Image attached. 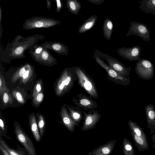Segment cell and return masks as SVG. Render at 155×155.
<instances>
[{
  "instance_id": "8992f818",
  "label": "cell",
  "mask_w": 155,
  "mask_h": 155,
  "mask_svg": "<svg viewBox=\"0 0 155 155\" xmlns=\"http://www.w3.org/2000/svg\"><path fill=\"white\" fill-rule=\"evenodd\" d=\"M94 54L93 57L97 64L106 71L107 77L110 81L116 84L122 85L126 86L129 84L130 80L129 77H124L120 75L111 68L94 51Z\"/></svg>"
},
{
  "instance_id": "e575fe53",
  "label": "cell",
  "mask_w": 155,
  "mask_h": 155,
  "mask_svg": "<svg viewBox=\"0 0 155 155\" xmlns=\"http://www.w3.org/2000/svg\"><path fill=\"white\" fill-rule=\"evenodd\" d=\"M5 91H10L7 87L3 75L0 73V96Z\"/></svg>"
},
{
  "instance_id": "e0dca14e",
  "label": "cell",
  "mask_w": 155,
  "mask_h": 155,
  "mask_svg": "<svg viewBox=\"0 0 155 155\" xmlns=\"http://www.w3.org/2000/svg\"><path fill=\"white\" fill-rule=\"evenodd\" d=\"M116 142V140L109 141L96 148L88 153L86 155H110Z\"/></svg>"
},
{
  "instance_id": "4fadbf2b",
  "label": "cell",
  "mask_w": 155,
  "mask_h": 155,
  "mask_svg": "<svg viewBox=\"0 0 155 155\" xmlns=\"http://www.w3.org/2000/svg\"><path fill=\"white\" fill-rule=\"evenodd\" d=\"M141 47L138 45L129 48L122 47L117 49L116 51L119 55L124 59L131 61H139L140 57Z\"/></svg>"
},
{
  "instance_id": "484cf974",
  "label": "cell",
  "mask_w": 155,
  "mask_h": 155,
  "mask_svg": "<svg viewBox=\"0 0 155 155\" xmlns=\"http://www.w3.org/2000/svg\"><path fill=\"white\" fill-rule=\"evenodd\" d=\"M122 145L124 155H135L133 146L128 139L124 138L122 142Z\"/></svg>"
},
{
  "instance_id": "7402d4cb",
  "label": "cell",
  "mask_w": 155,
  "mask_h": 155,
  "mask_svg": "<svg viewBox=\"0 0 155 155\" xmlns=\"http://www.w3.org/2000/svg\"><path fill=\"white\" fill-rule=\"evenodd\" d=\"M97 19V16L93 15L89 18L79 28L78 32L83 33L91 30L95 25Z\"/></svg>"
},
{
  "instance_id": "cb8c5ba5",
  "label": "cell",
  "mask_w": 155,
  "mask_h": 155,
  "mask_svg": "<svg viewBox=\"0 0 155 155\" xmlns=\"http://www.w3.org/2000/svg\"><path fill=\"white\" fill-rule=\"evenodd\" d=\"M31 65L28 63H25L19 67L13 74L11 81L13 83L21 79L26 71Z\"/></svg>"
},
{
  "instance_id": "44dd1931",
  "label": "cell",
  "mask_w": 155,
  "mask_h": 155,
  "mask_svg": "<svg viewBox=\"0 0 155 155\" xmlns=\"http://www.w3.org/2000/svg\"><path fill=\"white\" fill-rule=\"evenodd\" d=\"M139 8L146 13H151L155 16V0H142L138 2Z\"/></svg>"
},
{
  "instance_id": "f546056e",
  "label": "cell",
  "mask_w": 155,
  "mask_h": 155,
  "mask_svg": "<svg viewBox=\"0 0 155 155\" xmlns=\"http://www.w3.org/2000/svg\"><path fill=\"white\" fill-rule=\"evenodd\" d=\"M0 144L11 155H25L23 152L11 148L4 140L1 138Z\"/></svg>"
},
{
  "instance_id": "836d02e7",
  "label": "cell",
  "mask_w": 155,
  "mask_h": 155,
  "mask_svg": "<svg viewBox=\"0 0 155 155\" xmlns=\"http://www.w3.org/2000/svg\"><path fill=\"white\" fill-rule=\"evenodd\" d=\"M44 98V94L43 91L38 94L33 98L32 102L34 107H37L42 103Z\"/></svg>"
},
{
  "instance_id": "9a60e30c",
  "label": "cell",
  "mask_w": 155,
  "mask_h": 155,
  "mask_svg": "<svg viewBox=\"0 0 155 155\" xmlns=\"http://www.w3.org/2000/svg\"><path fill=\"white\" fill-rule=\"evenodd\" d=\"M39 45L47 50H51L61 55L67 56L68 53V47L58 41H45L44 43Z\"/></svg>"
},
{
  "instance_id": "5b68a950",
  "label": "cell",
  "mask_w": 155,
  "mask_h": 155,
  "mask_svg": "<svg viewBox=\"0 0 155 155\" xmlns=\"http://www.w3.org/2000/svg\"><path fill=\"white\" fill-rule=\"evenodd\" d=\"M128 124L132 139L138 150L140 151L148 150L149 145L147 137L142 128L131 120L128 121Z\"/></svg>"
},
{
  "instance_id": "83f0119b",
  "label": "cell",
  "mask_w": 155,
  "mask_h": 155,
  "mask_svg": "<svg viewBox=\"0 0 155 155\" xmlns=\"http://www.w3.org/2000/svg\"><path fill=\"white\" fill-rule=\"evenodd\" d=\"M43 49V47L36 43L29 49V53L32 58L35 61L40 55Z\"/></svg>"
},
{
  "instance_id": "9c48e42d",
  "label": "cell",
  "mask_w": 155,
  "mask_h": 155,
  "mask_svg": "<svg viewBox=\"0 0 155 155\" xmlns=\"http://www.w3.org/2000/svg\"><path fill=\"white\" fill-rule=\"evenodd\" d=\"M135 71L138 76L144 79H150L154 74V67L149 60L142 59L135 64Z\"/></svg>"
},
{
  "instance_id": "3957f363",
  "label": "cell",
  "mask_w": 155,
  "mask_h": 155,
  "mask_svg": "<svg viewBox=\"0 0 155 155\" xmlns=\"http://www.w3.org/2000/svg\"><path fill=\"white\" fill-rule=\"evenodd\" d=\"M75 69L78 84L91 97L97 99L98 94L97 88L93 79L82 68L73 66Z\"/></svg>"
},
{
  "instance_id": "277c9868",
  "label": "cell",
  "mask_w": 155,
  "mask_h": 155,
  "mask_svg": "<svg viewBox=\"0 0 155 155\" xmlns=\"http://www.w3.org/2000/svg\"><path fill=\"white\" fill-rule=\"evenodd\" d=\"M61 21L51 18L42 16H33L26 19L22 28L30 30L41 28H48L60 24Z\"/></svg>"
},
{
  "instance_id": "ffe728a7",
  "label": "cell",
  "mask_w": 155,
  "mask_h": 155,
  "mask_svg": "<svg viewBox=\"0 0 155 155\" xmlns=\"http://www.w3.org/2000/svg\"><path fill=\"white\" fill-rule=\"evenodd\" d=\"M66 108L70 116L75 122L79 124L83 119V112L80 108L67 105Z\"/></svg>"
},
{
  "instance_id": "ac0fdd59",
  "label": "cell",
  "mask_w": 155,
  "mask_h": 155,
  "mask_svg": "<svg viewBox=\"0 0 155 155\" xmlns=\"http://www.w3.org/2000/svg\"><path fill=\"white\" fill-rule=\"evenodd\" d=\"M28 119L29 126L34 138L36 141L40 142L41 137L39 134L36 114L31 113L29 115Z\"/></svg>"
},
{
  "instance_id": "6da1fadb",
  "label": "cell",
  "mask_w": 155,
  "mask_h": 155,
  "mask_svg": "<svg viewBox=\"0 0 155 155\" xmlns=\"http://www.w3.org/2000/svg\"><path fill=\"white\" fill-rule=\"evenodd\" d=\"M45 38L44 36L38 34L26 38L17 35L11 43L8 42L4 50L0 52V58L3 61H8L25 58L26 51L39 41Z\"/></svg>"
},
{
  "instance_id": "ba28073f",
  "label": "cell",
  "mask_w": 155,
  "mask_h": 155,
  "mask_svg": "<svg viewBox=\"0 0 155 155\" xmlns=\"http://www.w3.org/2000/svg\"><path fill=\"white\" fill-rule=\"evenodd\" d=\"M94 51L102 59L105 60L110 67L120 75L124 77H127L130 74V71L131 70L130 67H126L116 58L103 53L98 50L94 49Z\"/></svg>"
},
{
  "instance_id": "7a4b0ae2",
  "label": "cell",
  "mask_w": 155,
  "mask_h": 155,
  "mask_svg": "<svg viewBox=\"0 0 155 155\" xmlns=\"http://www.w3.org/2000/svg\"><path fill=\"white\" fill-rule=\"evenodd\" d=\"M76 80V71L73 66L65 68L54 83V88L56 96H62L68 93L74 87Z\"/></svg>"
},
{
  "instance_id": "4dcf8cb0",
  "label": "cell",
  "mask_w": 155,
  "mask_h": 155,
  "mask_svg": "<svg viewBox=\"0 0 155 155\" xmlns=\"http://www.w3.org/2000/svg\"><path fill=\"white\" fill-rule=\"evenodd\" d=\"M34 67L31 65V67L26 71L23 76L21 79V81L24 84L28 82L29 79L33 74Z\"/></svg>"
},
{
  "instance_id": "d4e9b609",
  "label": "cell",
  "mask_w": 155,
  "mask_h": 155,
  "mask_svg": "<svg viewBox=\"0 0 155 155\" xmlns=\"http://www.w3.org/2000/svg\"><path fill=\"white\" fill-rule=\"evenodd\" d=\"M66 5L68 11L72 14L77 15L81 8V5L77 0H67Z\"/></svg>"
},
{
  "instance_id": "60d3db41",
  "label": "cell",
  "mask_w": 155,
  "mask_h": 155,
  "mask_svg": "<svg viewBox=\"0 0 155 155\" xmlns=\"http://www.w3.org/2000/svg\"><path fill=\"white\" fill-rule=\"evenodd\" d=\"M47 2L46 7L49 9H50L51 6V0H46Z\"/></svg>"
},
{
  "instance_id": "1f68e13d",
  "label": "cell",
  "mask_w": 155,
  "mask_h": 155,
  "mask_svg": "<svg viewBox=\"0 0 155 155\" xmlns=\"http://www.w3.org/2000/svg\"><path fill=\"white\" fill-rule=\"evenodd\" d=\"M12 92V95L18 102L22 104L25 103L24 96L21 91L15 89L13 90Z\"/></svg>"
},
{
  "instance_id": "5bb4252c",
  "label": "cell",
  "mask_w": 155,
  "mask_h": 155,
  "mask_svg": "<svg viewBox=\"0 0 155 155\" xmlns=\"http://www.w3.org/2000/svg\"><path fill=\"white\" fill-rule=\"evenodd\" d=\"M60 116L61 124L70 132H74L75 127L79 126V124L75 122L71 118L66 108V104H64L61 107Z\"/></svg>"
},
{
  "instance_id": "d6986e66",
  "label": "cell",
  "mask_w": 155,
  "mask_h": 155,
  "mask_svg": "<svg viewBox=\"0 0 155 155\" xmlns=\"http://www.w3.org/2000/svg\"><path fill=\"white\" fill-rule=\"evenodd\" d=\"M154 105L151 104L145 108L148 127L151 130L150 134L153 133L155 129V110Z\"/></svg>"
},
{
  "instance_id": "7c38bea8",
  "label": "cell",
  "mask_w": 155,
  "mask_h": 155,
  "mask_svg": "<svg viewBox=\"0 0 155 155\" xmlns=\"http://www.w3.org/2000/svg\"><path fill=\"white\" fill-rule=\"evenodd\" d=\"M82 112L84 121L81 130L86 131L94 129L101 118V114L97 110H89L88 112Z\"/></svg>"
},
{
  "instance_id": "2e32d148",
  "label": "cell",
  "mask_w": 155,
  "mask_h": 155,
  "mask_svg": "<svg viewBox=\"0 0 155 155\" xmlns=\"http://www.w3.org/2000/svg\"><path fill=\"white\" fill-rule=\"evenodd\" d=\"M35 61L40 64L52 66L57 63L56 59L50 53L49 50L44 47V49Z\"/></svg>"
},
{
  "instance_id": "74e56055",
  "label": "cell",
  "mask_w": 155,
  "mask_h": 155,
  "mask_svg": "<svg viewBox=\"0 0 155 155\" xmlns=\"http://www.w3.org/2000/svg\"><path fill=\"white\" fill-rule=\"evenodd\" d=\"M2 8L0 6V39L1 38L2 34Z\"/></svg>"
},
{
  "instance_id": "7bdbcfd3",
  "label": "cell",
  "mask_w": 155,
  "mask_h": 155,
  "mask_svg": "<svg viewBox=\"0 0 155 155\" xmlns=\"http://www.w3.org/2000/svg\"><path fill=\"white\" fill-rule=\"evenodd\" d=\"M153 147H155V143L153 145Z\"/></svg>"
},
{
  "instance_id": "f1b7e54d",
  "label": "cell",
  "mask_w": 155,
  "mask_h": 155,
  "mask_svg": "<svg viewBox=\"0 0 155 155\" xmlns=\"http://www.w3.org/2000/svg\"><path fill=\"white\" fill-rule=\"evenodd\" d=\"M0 97L3 104L4 106L12 104L14 100V97L10 93V91H5Z\"/></svg>"
},
{
  "instance_id": "f35d334b",
  "label": "cell",
  "mask_w": 155,
  "mask_h": 155,
  "mask_svg": "<svg viewBox=\"0 0 155 155\" xmlns=\"http://www.w3.org/2000/svg\"><path fill=\"white\" fill-rule=\"evenodd\" d=\"M88 1L91 3L99 5L103 3L105 0H88Z\"/></svg>"
},
{
  "instance_id": "d6a6232c",
  "label": "cell",
  "mask_w": 155,
  "mask_h": 155,
  "mask_svg": "<svg viewBox=\"0 0 155 155\" xmlns=\"http://www.w3.org/2000/svg\"><path fill=\"white\" fill-rule=\"evenodd\" d=\"M42 80L40 79L38 80L35 84L32 92V97H35L38 94L42 91L43 90Z\"/></svg>"
},
{
  "instance_id": "30bf717a",
  "label": "cell",
  "mask_w": 155,
  "mask_h": 155,
  "mask_svg": "<svg viewBox=\"0 0 155 155\" xmlns=\"http://www.w3.org/2000/svg\"><path fill=\"white\" fill-rule=\"evenodd\" d=\"M130 25L126 36L134 35L140 37L145 41H150V31L146 25L136 21H131Z\"/></svg>"
},
{
  "instance_id": "d590c367",
  "label": "cell",
  "mask_w": 155,
  "mask_h": 155,
  "mask_svg": "<svg viewBox=\"0 0 155 155\" xmlns=\"http://www.w3.org/2000/svg\"><path fill=\"white\" fill-rule=\"evenodd\" d=\"M0 128L1 133H2V134H3L5 136H6L7 131L6 122L5 119L2 115L1 113L0 117Z\"/></svg>"
},
{
  "instance_id": "603a6c76",
  "label": "cell",
  "mask_w": 155,
  "mask_h": 155,
  "mask_svg": "<svg viewBox=\"0 0 155 155\" xmlns=\"http://www.w3.org/2000/svg\"><path fill=\"white\" fill-rule=\"evenodd\" d=\"M113 23L111 19L106 18L104 21L103 25V31L104 37L107 40L111 38L113 29Z\"/></svg>"
},
{
  "instance_id": "52a82bcc",
  "label": "cell",
  "mask_w": 155,
  "mask_h": 155,
  "mask_svg": "<svg viewBox=\"0 0 155 155\" xmlns=\"http://www.w3.org/2000/svg\"><path fill=\"white\" fill-rule=\"evenodd\" d=\"M14 133L16 139L24 147L28 155H37L32 140L21 127L19 123L14 124Z\"/></svg>"
},
{
  "instance_id": "b9f144b4",
  "label": "cell",
  "mask_w": 155,
  "mask_h": 155,
  "mask_svg": "<svg viewBox=\"0 0 155 155\" xmlns=\"http://www.w3.org/2000/svg\"><path fill=\"white\" fill-rule=\"evenodd\" d=\"M151 139L153 141V142L154 143H155V133L153 135L152 137H151Z\"/></svg>"
},
{
  "instance_id": "ab89813d",
  "label": "cell",
  "mask_w": 155,
  "mask_h": 155,
  "mask_svg": "<svg viewBox=\"0 0 155 155\" xmlns=\"http://www.w3.org/2000/svg\"><path fill=\"white\" fill-rule=\"evenodd\" d=\"M0 149L3 155H11L0 144Z\"/></svg>"
},
{
  "instance_id": "8d00e7d4",
  "label": "cell",
  "mask_w": 155,
  "mask_h": 155,
  "mask_svg": "<svg viewBox=\"0 0 155 155\" xmlns=\"http://www.w3.org/2000/svg\"><path fill=\"white\" fill-rule=\"evenodd\" d=\"M56 4V12L57 13L61 12V9L63 7V4L61 0H53Z\"/></svg>"
},
{
  "instance_id": "4316f807",
  "label": "cell",
  "mask_w": 155,
  "mask_h": 155,
  "mask_svg": "<svg viewBox=\"0 0 155 155\" xmlns=\"http://www.w3.org/2000/svg\"><path fill=\"white\" fill-rule=\"evenodd\" d=\"M36 116L39 134L42 138L44 135L45 129V120L44 116L40 113H36Z\"/></svg>"
},
{
  "instance_id": "8fae6325",
  "label": "cell",
  "mask_w": 155,
  "mask_h": 155,
  "mask_svg": "<svg viewBox=\"0 0 155 155\" xmlns=\"http://www.w3.org/2000/svg\"><path fill=\"white\" fill-rule=\"evenodd\" d=\"M91 97L79 93L72 97V102L77 107L85 110H94L98 106L97 102Z\"/></svg>"
}]
</instances>
